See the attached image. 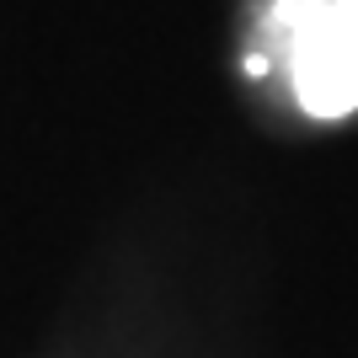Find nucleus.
Wrapping results in <instances>:
<instances>
[{"mask_svg":"<svg viewBox=\"0 0 358 358\" xmlns=\"http://www.w3.org/2000/svg\"><path fill=\"white\" fill-rule=\"evenodd\" d=\"M246 70H278L310 118L358 113V0H268Z\"/></svg>","mask_w":358,"mask_h":358,"instance_id":"1","label":"nucleus"}]
</instances>
